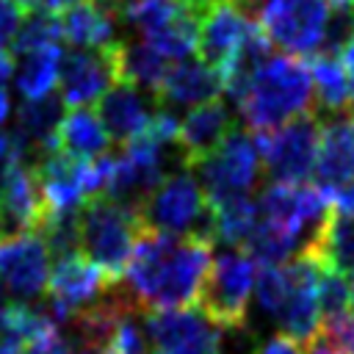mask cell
I'll use <instances>...</instances> for the list:
<instances>
[{"label":"cell","mask_w":354,"mask_h":354,"mask_svg":"<svg viewBox=\"0 0 354 354\" xmlns=\"http://www.w3.org/2000/svg\"><path fill=\"white\" fill-rule=\"evenodd\" d=\"M210 260V243L205 241L141 227L124 268L127 293L141 313L188 307L199 293Z\"/></svg>","instance_id":"1"},{"label":"cell","mask_w":354,"mask_h":354,"mask_svg":"<svg viewBox=\"0 0 354 354\" xmlns=\"http://www.w3.org/2000/svg\"><path fill=\"white\" fill-rule=\"evenodd\" d=\"M249 130L271 133L285 122L315 113V91L310 66L293 55H268L249 77L241 100L235 102Z\"/></svg>","instance_id":"2"},{"label":"cell","mask_w":354,"mask_h":354,"mask_svg":"<svg viewBox=\"0 0 354 354\" xmlns=\"http://www.w3.org/2000/svg\"><path fill=\"white\" fill-rule=\"evenodd\" d=\"M77 221H80V254L91 260L111 285L119 282L130 263L136 238L141 232L138 213L127 210L124 205L108 196H94L80 207Z\"/></svg>","instance_id":"3"},{"label":"cell","mask_w":354,"mask_h":354,"mask_svg":"<svg viewBox=\"0 0 354 354\" xmlns=\"http://www.w3.org/2000/svg\"><path fill=\"white\" fill-rule=\"evenodd\" d=\"M138 221L147 230L166 235H191L205 243H216L213 235V213L205 199L199 180L191 169L174 171L144 199L138 207Z\"/></svg>","instance_id":"4"},{"label":"cell","mask_w":354,"mask_h":354,"mask_svg":"<svg viewBox=\"0 0 354 354\" xmlns=\"http://www.w3.org/2000/svg\"><path fill=\"white\" fill-rule=\"evenodd\" d=\"M257 268L260 266L243 249L218 252L210 260L207 274L199 285L196 293L199 310L221 329L243 326L249 313V299L257 282Z\"/></svg>","instance_id":"5"},{"label":"cell","mask_w":354,"mask_h":354,"mask_svg":"<svg viewBox=\"0 0 354 354\" xmlns=\"http://www.w3.org/2000/svg\"><path fill=\"white\" fill-rule=\"evenodd\" d=\"M254 141L271 183H307L315 174L321 119L315 113H301L271 133H257Z\"/></svg>","instance_id":"6"},{"label":"cell","mask_w":354,"mask_h":354,"mask_svg":"<svg viewBox=\"0 0 354 354\" xmlns=\"http://www.w3.org/2000/svg\"><path fill=\"white\" fill-rule=\"evenodd\" d=\"M194 169L199 171V185L205 191L207 205H213L235 196H249L254 183L260 180L263 160L254 136L232 130L224 144L207 158H202Z\"/></svg>","instance_id":"7"},{"label":"cell","mask_w":354,"mask_h":354,"mask_svg":"<svg viewBox=\"0 0 354 354\" xmlns=\"http://www.w3.org/2000/svg\"><path fill=\"white\" fill-rule=\"evenodd\" d=\"M332 6L324 0H271L260 17V28L285 55L313 58L321 50Z\"/></svg>","instance_id":"8"},{"label":"cell","mask_w":354,"mask_h":354,"mask_svg":"<svg viewBox=\"0 0 354 354\" xmlns=\"http://www.w3.org/2000/svg\"><path fill=\"white\" fill-rule=\"evenodd\" d=\"M149 354H221L224 329L202 310H152L144 313Z\"/></svg>","instance_id":"9"},{"label":"cell","mask_w":354,"mask_h":354,"mask_svg":"<svg viewBox=\"0 0 354 354\" xmlns=\"http://www.w3.org/2000/svg\"><path fill=\"white\" fill-rule=\"evenodd\" d=\"M108 285L111 282L105 279V274L83 254L55 260L47 277V288H44L47 290L44 313L50 315L55 326H64L75 313L94 304Z\"/></svg>","instance_id":"10"},{"label":"cell","mask_w":354,"mask_h":354,"mask_svg":"<svg viewBox=\"0 0 354 354\" xmlns=\"http://www.w3.org/2000/svg\"><path fill=\"white\" fill-rule=\"evenodd\" d=\"M119 41L97 50H72L61 58L58 94L69 108H88L119 80Z\"/></svg>","instance_id":"11"},{"label":"cell","mask_w":354,"mask_h":354,"mask_svg":"<svg viewBox=\"0 0 354 354\" xmlns=\"http://www.w3.org/2000/svg\"><path fill=\"white\" fill-rule=\"evenodd\" d=\"M288 271V296L285 304L277 315L279 335L296 340L299 346H307L321 324V310H318V271L321 263L315 257H293L285 263Z\"/></svg>","instance_id":"12"},{"label":"cell","mask_w":354,"mask_h":354,"mask_svg":"<svg viewBox=\"0 0 354 354\" xmlns=\"http://www.w3.org/2000/svg\"><path fill=\"white\" fill-rule=\"evenodd\" d=\"M158 108H160V102L155 94H147L124 80H116L97 100V116H100L108 138L119 141L122 147L141 138L149 130Z\"/></svg>","instance_id":"13"},{"label":"cell","mask_w":354,"mask_h":354,"mask_svg":"<svg viewBox=\"0 0 354 354\" xmlns=\"http://www.w3.org/2000/svg\"><path fill=\"white\" fill-rule=\"evenodd\" d=\"M47 277L50 254L39 232L0 243V282L14 299L33 301L47 288Z\"/></svg>","instance_id":"14"},{"label":"cell","mask_w":354,"mask_h":354,"mask_svg":"<svg viewBox=\"0 0 354 354\" xmlns=\"http://www.w3.org/2000/svg\"><path fill=\"white\" fill-rule=\"evenodd\" d=\"M44 218V202L28 160H17L0 188V243L30 235Z\"/></svg>","instance_id":"15"},{"label":"cell","mask_w":354,"mask_h":354,"mask_svg":"<svg viewBox=\"0 0 354 354\" xmlns=\"http://www.w3.org/2000/svg\"><path fill=\"white\" fill-rule=\"evenodd\" d=\"M252 25L254 22L246 19L232 0L205 8V14L199 19V41H196L199 61H205L207 66H213L224 75V69L232 64V58H235L238 47L243 44Z\"/></svg>","instance_id":"16"},{"label":"cell","mask_w":354,"mask_h":354,"mask_svg":"<svg viewBox=\"0 0 354 354\" xmlns=\"http://www.w3.org/2000/svg\"><path fill=\"white\" fill-rule=\"evenodd\" d=\"M232 130H235V116L221 100H210L191 108L177 130V144L183 149L185 166L194 169L202 158L218 149Z\"/></svg>","instance_id":"17"},{"label":"cell","mask_w":354,"mask_h":354,"mask_svg":"<svg viewBox=\"0 0 354 354\" xmlns=\"http://www.w3.org/2000/svg\"><path fill=\"white\" fill-rule=\"evenodd\" d=\"M221 91H224V80H221L218 69L207 66L199 58H183L169 66V72L158 88V102L166 108L169 105L196 108L202 102L218 100Z\"/></svg>","instance_id":"18"},{"label":"cell","mask_w":354,"mask_h":354,"mask_svg":"<svg viewBox=\"0 0 354 354\" xmlns=\"http://www.w3.org/2000/svg\"><path fill=\"white\" fill-rule=\"evenodd\" d=\"M313 177L326 194L354 180V130L348 116L321 119V144Z\"/></svg>","instance_id":"19"},{"label":"cell","mask_w":354,"mask_h":354,"mask_svg":"<svg viewBox=\"0 0 354 354\" xmlns=\"http://www.w3.org/2000/svg\"><path fill=\"white\" fill-rule=\"evenodd\" d=\"M61 119H64V100L58 91L39 97V100H25L19 105L14 136L22 141L28 158H36V155L53 149L55 130H58Z\"/></svg>","instance_id":"20"},{"label":"cell","mask_w":354,"mask_h":354,"mask_svg":"<svg viewBox=\"0 0 354 354\" xmlns=\"http://www.w3.org/2000/svg\"><path fill=\"white\" fill-rule=\"evenodd\" d=\"M108 133L97 116V111L91 108H72L69 113H64L58 130H55V141L53 149L72 155L77 160H94L108 155Z\"/></svg>","instance_id":"21"},{"label":"cell","mask_w":354,"mask_h":354,"mask_svg":"<svg viewBox=\"0 0 354 354\" xmlns=\"http://www.w3.org/2000/svg\"><path fill=\"white\" fill-rule=\"evenodd\" d=\"M61 33L77 50H97L116 41V14L100 0H86L69 11H64Z\"/></svg>","instance_id":"22"},{"label":"cell","mask_w":354,"mask_h":354,"mask_svg":"<svg viewBox=\"0 0 354 354\" xmlns=\"http://www.w3.org/2000/svg\"><path fill=\"white\" fill-rule=\"evenodd\" d=\"M315 111L329 116H346L351 111V72L337 55H313L310 64Z\"/></svg>","instance_id":"23"},{"label":"cell","mask_w":354,"mask_h":354,"mask_svg":"<svg viewBox=\"0 0 354 354\" xmlns=\"http://www.w3.org/2000/svg\"><path fill=\"white\" fill-rule=\"evenodd\" d=\"M116 55H119V80L133 83L136 88L158 97V88H160L171 64L144 39L119 41Z\"/></svg>","instance_id":"24"},{"label":"cell","mask_w":354,"mask_h":354,"mask_svg":"<svg viewBox=\"0 0 354 354\" xmlns=\"http://www.w3.org/2000/svg\"><path fill=\"white\" fill-rule=\"evenodd\" d=\"M61 58H64L61 44L17 55L14 58V86H17V91L25 100H39V97L53 94L58 88Z\"/></svg>","instance_id":"25"},{"label":"cell","mask_w":354,"mask_h":354,"mask_svg":"<svg viewBox=\"0 0 354 354\" xmlns=\"http://www.w3.org/2000/svg\"><path fill=\"white\" fill-rule=\"evenodd\" d=\"M310 257H315L321 266L343 277H354V216L337 213L332 207L321 230V238L315 243V252Z\"/></svg>","instance_id":"26"},{"label":"cell","mask_w":354,"mask_h":354,"mask_svg":"<svg viewBox=\"0 0 354 354\" xmlns=\"http://www.w3.org/2000/svg\"><path fill=\"white\" fill-rule=\"evenodd\" d=\"M196 6H191L188 0H130L124 3V8L119 11V19L138 36V39H152L160 30H166L171 22H177L180 17H185L188 11H194ZM205 11V8H202Z\"/></svg>","instance_id":"27"},{"label":"cell","mask_w":354,"mask_h":354,"mask_svg":"<svg viewBox=\"0 0 354 354\" xmlns=\"http://www.w3.org/2000/svg\"><path fill=\"white\" fill-rule=\"evenodd\" d=\"M210 213H213V235H216V241L238 249V246L246 243L249 232L254 230V224L260 218V205L249 194V196H235V199L213 202Z\"/></svg>","instance_id":"28"},{"label":"cell","mask_w":354,"mask_h":354,"mask_svg":"<svg viewBox=\"0 0 354 354\" xmlns=\"http://www.w3.org/2000/svg\"><path fill=\"white\" fill-rule=\"evenodd\" d=\"M64 33H61V19L58 14H47V11H28L14 41H11V55H25L30 50H41V47H55L61 44Z\"/></svg>","instance_id":"29"},{"label":"cell","mask_w":354,"mask_h":354,"mask_svg":"<svg viewBox=\"0 0 354 354\" xmlns=\"http://www.w3.org/2000/svg\"><path fill=\"white\" fill-rule=\"evenodd\" d=\"M47 246V254L55 260L80 254V221L77 213H44L36 230Z\"/></svg>","instance_id":"30"},{"label":"cell","mask_w":354,"mask_h":354,"mask_svg":"<svg viewBox=\"0 0 354 354\" xmlns=\"http://www.w3.org/2000/svg\"><path fill=\"white\" fill-rule=\"evenodd\" d=\"M310 343H318L326 354H354V313L346 310L324 318Z\"/></svg>","instance_id":"31"},{"label":"cell","mask_w":354,"mask_h":354,"mask_svg":"<svg viewBox=\"0 0 354 354\" xmlns=\"http://www.w3.org/2000/svg\"><path fill=\"white\" fill-rule=\"evenodd\" d=\"M348 304H351V288H348L346 277L321 266V271H318V310H321V315L329 318V315L346 313Z\"/></svg>","instance_id":"32"},{"label":"cell","mask_w":354,"mask_h":354,"mask_svg":"<svg viewBox=\"0 0 354 354\" xmlns=\"http://www.w3.org/2000/svg\"><path fill=\"white\" fill-rule=\"evenodd\" d=\"M354 36V6H343V8H332L329 14V25L321 41L318 55H337L343 53V47L348 44V39Z\"/></svg>","instance_id":"33"},{"label":"cell","mask_w":354,"mask_h":354,"mask_svg":"<svg viewBox=\"0 0 354 354\" xmlns=\"http://www.w3.org/2000/svg\"><path fill=\"white\" fill-rule=\"evenodd\" d=\"M25 14L28 11L22 6H17L14 0H0V47L3 50L11 47V41H14L22 19H25Z\"/></svg>","instance_id":"34"},{"label":"cell","mask_w":354,"mask_h":354,"mask_svg":"<svg viewBox=\"0 0 354 354\" xmlns=\"http://www.w3.org/2000/svg\"><path fill=\"white\" fill-rule=\"evenodd\" d=\"M22 354H69V346H66L64 335L58 332V326H53V329L41 332L39 337L28 340L22 346Z\"/></svg>","instance_id":"35"},{"label":"cell","mask_w":354,"mask_h":354,"mask_svg":"<svg viewBox=\"0 0 354 354\" xmlns=\"http://www.w3.org/2000/svg\"><path fill=\"white\" fill-rule=\"evenodd\" d=\"M17 160H28L22 141L14 133H0V188H3V183H6V177Z\"/></svg>","instance_id":"36"},{"label":"cell","mask_w":354,"mask_h":354,"mask_svg":"<svg viewBox=\"0 0 354 354\" xmlns=\"http://www.w3.org/2000/svg\"><path fill=\"white\" fill-rule=\"evenodd\" d=\"M329 202H332V207H335L337 213L354 216V180H348V183H343L340 188L329 191Z\"/></svg>","instance_id":"37"},{"label":"cell","mask_w":354,"mask_h":354,"mask_svg":"<svg viewBox=\"0 0 354 354\" xmlns=\"http://www.w3.org/2000/svg\"><path fill=\"white\" fill-rule=\"evenodd\" d=\"M232 3L241 8V14H243L246 19L257 22V19L263 17V11L268 8V3H271V0H232Z\"/></svg>","instance_id":"38"},{"label":"cell","mask_w":354,"mask_h":354,"mask_svg":"<svg viewBox=\"0 0 354 354\" xmlns=\"http://www.w3.org/2000/svg\"><path fill=\"white\" fill-rule=\"evenodd\" d=\"M80 3H86V0H36V8L47 11V14H58V11H69Z\"/></svg>","instance_id":"39"},{"label":"cell","mask_w":354,"mask_h":354,"mask_svg":"<svg viewBox=\"0 0 354 354\" xmlns=\"http://www.w3.org/2000/svg\"><path fill=\"white\" fill-rule=\"evenodd\" d=\"M11 77H14V55L0 47V91L8 86Z\"/></svg>","instance_id":"40"},{"label":"cell","mask_w":354,"mask_h":354,"mask_svg":"<svg viewBox=\"0 0 354 354\" xmlns=\"http://www.w3.org/2000/svg\"><path fill=\"white\" fill-rule=\"evenodd\" d=\"M0 354H22V343L11 337L6 329H0Z\"/></svg>","instance_id":"41"},{"label":"cell","mask_w":354,"mask_h":354,"mask_svg":"<svg viewBox=\"0 0 354 354\" xmlns=\"http://www.w3.org/2000/svg\"><path fill=\"white\" fill-rule=\"evenodd\" d=\"M340 61L346 64V69L348 72H354V36L348 39V44L343 47V53H340Z\"/></svg>","instance_id":"42"},{"label":"cell","mask_w":354,"mask_h":354,"mask_svg":"<svg viewBox=\"0 0 354 354\" xmlns=\"http://www.w3.org/2000/svg\"><path fill=\"white\" fill-rule=\"evenodd\" d=\"M8 113H11V100H8V91L3 88V91H0V127H3V122L8 119Z\"/></svg>","instance_id":"43"},{"label":"cell","mask_w":354,"mask_h":354,"mask_svg":"<svg viewBox=\"0 0 354 354\" xmlns=\"http://www.w3.org/2000/svg\"><path fill=\"white\" fill-rule=\"evenodd\" d=\"M191 6H196V8H210V6H216V3H224V0H188Z\"/></svg>","instance_id":"44"},{"label":"cell","mask_w":354,"mask_h":354,"mask_svg":"<svg viewBox=\"0 0 354 354\" xmlns=\"http://www.w3.org/2000/svg\"><path fill=\"white\" fill-rule=\"evenodd\" d=\"M324 3H329L332 8H343V6H354V0H324Z\"/></svg>","instance_id":"45"},{"label":"cell","mask_w":354,"mask_h":354,"mask_svg":"<svg viewBox=\"0 0 354 354\" xmlns=\"http://www.w3.org/2000/svg\"><path fill=\"white\" fill-rule=\"evenodd\" d=\"M14 3H17V6H22L25 11H28V8H36V0H14Z\"/></svg>","instance_id":"46"},{"label":"cell","mask_w":354,"mask_h":354,"mask_svg":"<svg viewBox=\"0 0 354 354\" xmlns=\"http://www.w3.org/2000/svg\"><path fill=\"white\" fill-rule=\"evenodd\" d=\"M3 290H6V288H3V282H0V315H3V310L8 307V301H6V296H3Z\"/></svg>","instance_id":"47"},{"label":"cell","mask_w":354,"mask_h":354,"mask_svg":"<svg viewBox=\"0 0 354 354\" xmlns=\"http://www.w3.org/2000/svg\"><path fill=\"white\" fill-rule=\"evenodd\" d=\"M351 108H354V72H351Z\"/></svg>","instance_id":"48"},{"label":"cell","mask_w":354,"mask_h":354,"mask_svg":"<svg viewBox=\"0 0 354 354\" xmlns=\"http://www.w3.org/2000/svg\"><path fill=\"white\" fill-rule=\"evenodd\" d=\"M351 307H354V285H351Z\"/></svg>","instance_id":"49"},{"label":"cell","mask_w":354,"mask_h":354,"mask_svg":"<svg viewBox=\"0 0 354 354\" xmlns=\"http://www.w3.org/2000/svg\"><path fill=\"white\" fill-rule=\"evenodd\" d=\"M351 130H354V119H351Z\"/></svg>","instance_id":"50"}]
</instances>
